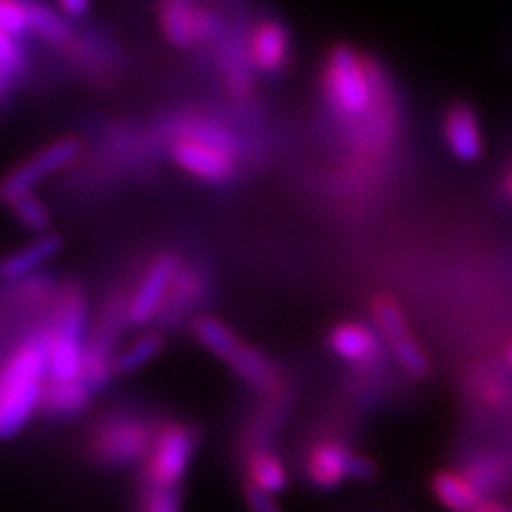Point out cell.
Returning <instances> with one entry per match:
<instances>
[{
  "label": "cell",
  "mask_w": 512,
  "mask_h": 512,
  "mask_svg": "<svg viewBox=\"0 0 512 512\" xmlns=\"http://www.w3.org/2000/svg\"><path fill=\"white\" fill-rule=\"evenodd\" d=\"M174 159L181 169L207 183H223L233 176V157L219 145L197 138H181L174 145Z\"/></svg>",
  "instance_id": "cell-6"
},
{
  "label": "cell",
  "mask_w": 512,
  "mask_h": 512,
  "mask_svg": "<svg viewBox=\"0 0 512 512\" xmlns=\"http://www.w3.org/2000/svg\"><path fill=\"white\" fill-rule=\"evenodd\" d=\"M143 512H181V494L176 486H152L145 494Z\"/></svg>",
  "instance_id": "cell-28"
},
{
  "label": "cell",
  "mask_w": 512,
  "mask_h": 512,
  "mask_svg": "<svg viewBox=\"0 0 512 512\" xmlns=\"http://www.w3.org/2000/svg\"><path fill=\"white\" fill-rule=\"evenodd\" d=\"M93 0H57L60 10L69 17H83L88 10H91Z\"/></svg>",
  "instance_id": "cell-30"
},
{
  "label": "cell",
  "mask_w": 512,
  "mask_h": 512,
  "mask_svg": "<svg viewBox=\"0 0 512 512\" xmlns=\"http://www.w3.org/2000/svg\"><path fill=\"white\" fill-rule=\"evenodd\" d=\"M505 361H508L510 366H512V344L508 347V354H505Z\"/></svg>",
  "instance_id": "cell-33"
},
{
  "label": "cell",
  "mask_w": 512,
  "mask_h": 512,
  "mask_svg": "<svg viewBox=\"0 0 512 512\" xmlns=\"http://www.w3.org/2000/svg\"><path fill=\"white\" fill-rule=\"evenodd\" d=\"M323 93L337 114L361 119L373 105V74L354 48L335 46L323 72Z\"/></svg>",
  "instance_id": "cell-1"
},
{
  "label": "cell",
  "mask_w": 512,
  "mask_h": 512,
  "mask_svg": "<svg viewBox=\"0 0 512 512\" xmlns=\"http://www.w3.org/2000/svg\"><path fill=\"white\" fill-rule=\"evenodd\" d=\"M306 470H309L311 482L318 489H335L344 479L370 482V479L377 477L373 460L351 451L344 444H337V441H325V444L313 448Z\"/></svg>",
  "instance_id": "cell-3"
},
{
  "label": "cell",
  "mask_w": 512,
  "mask_h": 512,
  "mask_svg": "<svg viewBox=\"0 0 512 512\" xmlns=\"http://www.w3.org/2000/svg\"><path fill=\"white\" fill-rule=\"evenodd\" d=\"M242 496H245L249 512H280L278 503L273 501L271 491L261 489V486L254 484L252 479L242 484Z\"/></svg>",
  "instance_id": "cell-29"
},
{
  "label": "cell",
  "mask_w": 512,
  "mask_h": 512,
  "mask_svg": "<svg viewBox=\"0 0 512 512\" xmlns=\"http://www.w3.org/2000/svg\"><path fill=\"white\" fill-rule=\"evenodd\" d=\"M290 60V34L275 19H264L256 24L249 36V62L259 72L278 74Z\"/></svg>",
  "instance_id": "cell-8"
},
{
  "label": "cell",
  "mask_w": 512,
  "mask_h": 512,
  "mask_svg": "<svg viewBox=\"0 0 512 512\" xmlns=\"http://www.w3.org/2000/svg\"><path fill=\"white\" fill-rule=\"evenodd\" d=\"M249 479H252L254 484H259L261 489L271 491V494L285 491L287 482H290V479H287L285 465L275 456H271V453H256V456L249 460Z\"/></svg>",
  "instance_id": "cell-22"
},
{
  "label": "cell",
  "mask_w": 512,
  "mask_h": 512,
  "mask_svg": "<svg viewBox=\"0 0 512 512\" xmlns=\"http://www.w3.org/2000/svg\"><path fill=\"white\" fill-rule=\"evenodd\" d=\"M62 249V238L55 233H43L41 238H36L31 245H27L19 252L10 254L3 261V280L5 283H17V280L27 278L31 271H36L38 266H43L46 261Z\"/></svg>",
  "instance_id": "cell-11"
},
{
  "label": "cell",
  "mask_w": 512,
  "mask_h": 512,
  "mask_svg": "<svg viewBox=\"0 0 512 512\" xmlns=\"http://www.w3.org/2000/svg\"><path fill=\"white\" fill-rule=\"evenodd\" d=\"M107 344L100 339H93L86 349H83V382L91 384L93 389L105 387L114 375V358H110Z\"/></svg>",
  "instance_id": "cell-20"
},
{
  "label": "cell",
  "mask_w": 512,
  "mask_h": 512,
  "mask_svg": "<svg viewBox=\"0 0 512 512\" xmlns=\"http://www.w3.org/2000/svg\"><path fill=\"white\" fill-rule=\"evenodd\" d=\"M81 152V145L72 138L57 140V143H50L43 147L41 152H36L34 157H29L27 162H22L17 169H12L8 178L3 181V200L12 202L15 197L24 195V192H31L38 183L46 181L48 176L57 174V171L69 166Z\"/></svg>",
  "instance_id": "cell-4"
},
{
  "label": "cell",
  "mask_w": 512,
  "mask_h": 512,
  "mask_svg": "<svg viewBox=\"0 0 512 512\" xmlns=\"http://www.w3.org/2000/svg\"><path fill=\"white\" fill-rule=\"evenodd\" d=\"M0 31L22 38L29 31V10L24 0H0Z\"/></svg>",
  "instance_id": "cell-27"
},
{
  "label": "cell",
  "mask_w": 512,
  "mask_h": 512,
  "mask_svg": "<svg viewBox=\"0 0 512 512\" xmlns=\"http://www.w3.org/2000/svg\"><path fill=\"white\" fill-rule=\"evenodd\" d=\"M432 491L437 501L451 512H479L484 505L477 486L456 472H437L432 479Z\"/></svg>",
  "instance_id": "cell-12"
},
{
  "label": "cell",
  "mask_w": 512,
  "mask_h": 512,
  "mask_svg": "<svg viewBox=\"0 0 512 512\" xmlns=\"http://www.w3.org/2000/svg\"><path fill=\"white\" fill-rule=\"evenodd\" d=\"M24 69V50L19 46V38L10 34H0V81L3 93L10 95L12 83L19 79Z\"/></svg>",
  "instance_id": "cell-25"
},
{
  "label": "cell",
  "mask_w": 512,
  "mask_h": 512,
  "mask_svg": "<svg viewBox=\"0 0 512 512\" xmlns=\"http://www.w3.org/2000/svg\"><path fill=\"white\" fill-rule=\"evenodd\" d=\"M444 138L448 143V150L456 155L460 162H475L482 157V131H479L477 114L470 105H453L446 112L444 119Z\"/></svg>",
  "instance_id": "cell-9"
},
{
  "label": "cell",
  "mask_w": 512,
  "mask_h": 512,
  "mask_svg": "<svg viewBox=\"0 0 512 512\" xmlns=\"http://www.w3.org/2000/svg\"><path fill=\"white\" fill-rule=\"evenodd\" d=\"M226 363L242 377V380L249 382L256 389H271L275 384V377H278L266 356H261L259 351L252 347H245L242 342L235 347L233 354L226 358Z\"/></svg>",
  "instance_id": "cell-16"
},
{
  "label": "cell",
  "mask_w": 512,
  "mask_h": 512,
  "mask_svg": "<svg viewBox=\"0 0 512 512\" xmlns=\"http://www.w3.org/2000/svg\"><path fill=\"white\" fill-rule=\"evenodd\" d=\"M93 387L83 380H50L43 392V411L53 418H67V415L81 413L91 403Z\"/></svg>",
  "instance_id": "cell-15"
},
{
  "label": "cell",
  "mask_w": 512,
  "mask_h": 512,
  "mask_svg": "<svg viewBox=\"0 0 512 512\" xmlns=\"http://www.w3.org/2000/svg\"><path fill=\"white\" fill-rule=\"evenodd\" d=\"M192 332H195L197 342H200L204 349H209L214 356H219L221 361H226L240 344L235 332L228 330L226 325L216 318H197L195 325H192Z\"/></svg>",
  "instance_id": "cell-19"
},
{
  "label": "cell",
  "mask_w": 512,
  "mask_h": 512,
  "mask_svg": "<svg viewBox=\"0 0 512 512\" xmlns=\"http://www.w3.org/2000/svg\"><path fill=\"white\" fill-rule=\"evenodd\" d=\"M479 512H508V508H503L501 503H486V501H484L482 510H479Z\"/></svg>",
  "instance_id": "cell-31"
},
{
  "label": "cell",
  "mask_w": 512,
  "mask_h": 512,
  "mask_svg": "<svg viewBox=\"0 0 512 512\" xmlns=\"http://www.w3.org/2000/svg\"><path fill=\"white\" fill-rule=\"evenodd\" d=\"M164 337L162 335H145L136 339L131 347H126L121 354L114 356V375H131L147 366L150 361L162 354Z\"/></svg>",
  "instance_id": "cell-18"
},
{
  "label": "cell",
  "mask_w": 512,
  "mask_h": 512,
  "mask_svg": "<svg viewBox=\"0 0 512 512\" xmlns=\"http://www.w3.org/2000/svg\"><path fill=\"white\" fill-rule=\"evenodd\" d=\"M10 209L22 226L36 230V233H46V228L50 226V209L38 200L34 192H24V195L15 197L10 202Z\"/></svg>",
  "instance_id": "cell-24"
},
{
  "label": "cell",
  "mask_w": 512,
  "mask_h": 512,
  "mask_svg": "<svg viewBox=\"0 0 512 512\" xmlns=\"http://www.w3.org/2000/svg\"><path fill=\"white\" fill-rule=\"evenodd\" d=\"M330 347L337 356L347 358L351 363H370L382 356L380 339L375 337V332L356 323H344L332 330Z\"/></svg>",
  "instance_id": "cell-10"
},
{
  "label": "cell",
  "mask_w": 512,
  "mask_h": 512,
  "mask_svg": "<svg viewBox=\"0 0 512 512\" xmlns=\"http://www.w3.org/2000/svg\"><path fill=\"white\" fill-rule=\"evenodd\" d=\"M505 190H508V195L512 197V174L505 178Z\"/></svg>",
  "instance_id": "cell-32"
},
{
  "label": "cell",
  "mask_w": 512,
  "mask_h": 512,
  "mask_svg": "<svg viewBox=\"0 0 512 512\" xmlns=\"http://www.w3.org/2000/svg\"><path fill=\"white\" fill-rule=\"evenodd\" d=\"M152 448L150 430L140 422L121 420L107 425L95 439V453L107 463L126 465L143 458Z\"/></svg>",
  "instance_id": "cell-7"
},
{
  "label": "cell",
  "mask_w": 512,
  "mask_h": 512,
  "mask_svg": "<svg viewBox=\"0 0 512 512\" xmlns=\"http://www.w3.org/2000/svg\"><path fill=\"white\" fill-rule=\"evenodd\" d=\"M373 318H375L377 328H380L382 335L387 337L389 344L396 342V339H403V337L411 335V332H408L406 316H403V311L399 309V304H396L394 299H389V297L375 299Z\"/></svg>",
  "instance_id": "cell-23"
},
{
  "label": "cell",
  "mask_w": 512,
  "mask_h": 512,
  "mask_svg": "<svg viewBox=\"0 0 512 512\" xmlns=\"http://www.w3.org/2000/svg\"><path fill=\"white\" fill-rule=\"evenodd\" d=\"M29 10V29L43 38V41L53 43V46H67L72 41V31L67 22L57 15L53 8H48L41 0H27Z\"/></svg>",
  "instance_id": "cell-17"
},
{
  "label": "cell",
  "mask_w": 512,
  "mask_h": 512,
  "mask_svg": "<svg viewBox=\"0 0 512 512\" xmlns=\"http://www.w3.org/2000/svg\"><path fill=\"white\" fill-rule=\"evenodd\" d=\"M48 375L50 380H83L81 339L48 332Z\"/></svg>",
  "instance_id": "cell-13"
},
{
  "label": "cell",
  "mask_w": 512,
  "mask_h": 512,
  "mask_svg": "<svg viewBox=\"0 0 512 512\" xmlns=\"http://www.w3.org/2000/svg\"><path fill=\"white\" fill-rule=\"evenodd\" d=\"M181 271V264L174 254H162L152 261L147 273L140 280L138 292L128 302L126 318L133 325L150 323L152 316L164 306V297L169 294L171 285L176 283V275Z\"/></svg>",
  "instance_id": "cell-5"
},
{
  "label": "cell",
  "mask_w": 512,
  "mask_h": 512,
  "mask_svg": "<svg viewBox=\"0 0 512 512\" xmlns=\"http://www.w3.org/2000/svg\"><path fill=\"white\" fill-rule=\"evenodd\" d=\"M392 351H394L396 361L401 363V368L406 370V373H411L413 377L430 375V361H427L425 351L418 347V342H415L411 335L392 342Z\"/></svg>",
  "instance_id": "cell-26"
},
{
  "label": "cell",
  "mask_w": 512,
  "mask_h": 512,
  "mask_svg": "<svg viewBox=\"0 0 512 512\" xmlns=\"http://www.w3.org/2000/svg\"><path fill=\"white\" fill-rule=\"evenodd\" d=\"M195 432L188 425H166L147 453L145 475L152 486H178L195 451Z\"/></svg>",
  "instance_id": "cell-2"
},
{
  "label": "cell",
  "mask_w": 512,
  "mask_h": 512,
  "mask_svg": "<svg viewBox=\"0 0 512 512\" xmlns=\"http://www.w3.org/2000/svg\"><path fill=\"white\" fill-rule=\"evenodd\" d=\"M83 325H86V304H83V297L76 290L64 292L60 304H57L53 330L64 337L81 339Z\"/></svg>",
  "instance_id": "cell-21"
},
{
  "label": "cell",
  "mask_w": 512,
  "mask_h": 512,
  "mask_svg": "<svg viewBox=\"0 0 512 512\" xmlns=\"http://www.w3.org/2000/svg\"><path fill=\"white\" fill-rule=\"evenodd\" d=\"M197 12L188 0H162L159 24L171 46L188 48L197 41Z\"/></svg>",
  "instance_id": "cell-14"
}]
</instances>
